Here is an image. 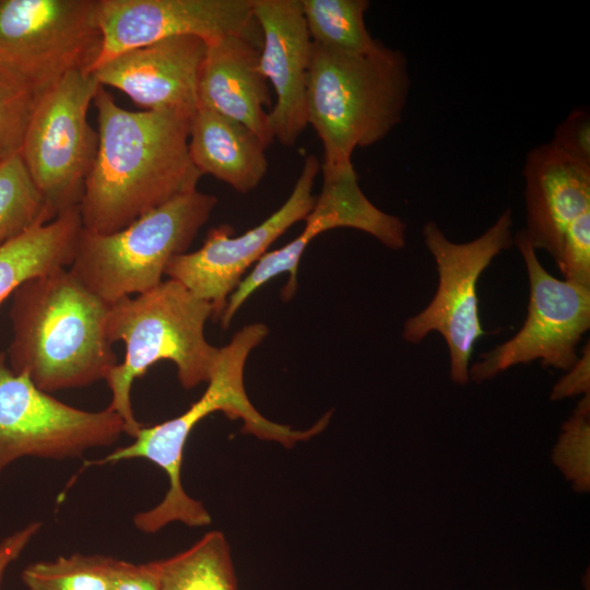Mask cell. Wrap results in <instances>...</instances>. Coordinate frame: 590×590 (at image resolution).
<instances>
[{
    "label": "cell",
    "mask_w": 590,
    "mask_h": 590,
    "mask_svg": "<svg viewBox=\"0 0 590 590\" xmlns=\"http://www.w3.org/2000/svg\"><path fill=\"white\" fill-rule=\"evenodd\" d=\"M98 146L80 201L83 228L117 232L163 203L198 190L189 154L192 118L167 110H128L99 86Z\"/></svg>",
    "instance_id": "cell-1"
},
{
    "label": "cell",
    "mask_w": 590,
    "mask_h": 590,
    "mask_svg": "<svg viewBox=\"0 0 590 590\" xmlns=\"http://www.w3.org/2000/svg\"><path fill=\"white\" fill-rule=\"evenodd\" d=\"M266 324L255 322L238 330L231 342L220 347L219 356L203 394L182 414L153 426H142L134 440L108 456L84 463V468L145 459L167 475L168 489L156 506L134 515V527L143 533H155L172 522L188 527L210 524L211 516L200 500L190 497L181 482L184 449L190 433L208 415L221 411L232 420L243 421V432L284 447L319 434L329 422L322 416L311 427L299 430L274 423L250 402L244 384V369L250 352L268 335Z\"/></svg>",
    "instance_id": "cell-2"
},
{
    "label": "cell",
    "mask_w": 590,
    "mask_h": 590,
    "mask_svg": "<svg viewBox=\"0 0 590 590\" xmlns=\"http://www.w3.org/2000/svg\"><path fill=\"white\" fill-rule=\"evenodd\" d=\"M8 363L48 393L105 380L117 365L109 305L68 268L27 280L12 294Z\"/></svg>",
    "instance_id": "cell-3"
},
{
    "label": "cell",
    "mask_w": 590,
    "mask_h": 590,
    "mask_svg": "<svg viewBox=\"0 0 590 590\" xmlns=\"http://www.w3.org/2000/svg\"><path fill=\"white\" fill-rule=\"evenodd\" d=\"M411 80L405 56L379 43L344 54L312 43L307 120L323 146L322 173L353 166L352 154L384 140L401 121Z\"/></svg>",
    "instance_id": "cell-4"
},
{
    "label": "cell",
    "mask_w": 590,
    "mask_h": 590,
    "mask_svg": "<svg viewBox=\"0 0 590 590\" xmlns=\"http://www.w3.org/2000/svg\"><path fill=\"white\" fill-rule=\"evenodd\" d=\"M212 314L210 303L173 279L109 305L107 335L111 344H125V356L105 379L111 392L107 408L122 418L125 434L134 437L143 426L134 416L130 393L134 379L152 365L172 361L185 389L209 381L220 351L204 335Z\"/></svg>",
    "instance_id": "cell-5"
},
{
    "label": "cell",
    "mask_w": 590,
    "mask_h": 590,
    "mask_svg": "<svg viewBox=\"0 0 590 590\" xmlns=\"http://www.w3.org/2000/svg\"><path fill=\"white\" fill-rule=\"evenodd\" d=\"M217 204L199 190L176 197L126 227L99 234L82 228L70 272L110 305L160 283L168 262L188 251Z\"/></svg>",
    "instance_id": "cell-6"
},
{
    "label": "cell",
    "mask_w": 590,
    "mask_h": 590,
    "mask_svg": "<svg viewBox=\"0 0 590 590\" xmlns=\"http://www.w3.org/2000/svg\"><path fill=\"white\" fill-rule=\"evenodd\" d=\"M98 0H0V70L37 98L96 62Z\"/></svg>",
    "instance_id": "cell-7"
},
{
    "label": "cell",
    "mask_w": 590,
    "mask_h": 590,
    "mask_svg": "<svg viewBox=\"0 0 590 590\" xmlns=\"http://www.w3.org/2000/svg\"><path fill=\"white\" fill-rule=\"evenodd\" d=\"M512 215L507 209L482 235L467 243H453L434 222L423 227L424 243L438 273L437 291L430 303L403 326V339L420 343L438 332L450 355V377L465 385L475 343L485 334L481 323L476 285L493 259L512 243Z\"/></svg>",
    "instance_id": "cell-8"
},
{
    "label": "cell",
    "mask_w": 590,
    "mask_h": 590,
    "mask_svg": "<svg viewBox=\"0 0 590 590\" xmlns=\"http://www.w3.org/2000/svg\"><path fill=\"white\" fill-rule=\"evenodd\" d=\"M99 86L73 71L36 101L20 154L52 219L80 205L98 146L87 111Z\"/></svg>",
    "instance_id": "cell-9"
},
{
    "label": "cell",
    "mask_w": 590,
    "mask_h": 590,
    "mask_svg": "<svg viewBox=\"0 0 590 590\" xmlns=\"http://www.w3.org/2000/svg\"><path fill=\"white\" fill-rule=\"evenodd\" d=\"M125 434L122 418L108 408L85 411L40 390L14 373L0 353V474L21 458L64 460L108 447Z\"/></svg>",
    "instance_id": "cell-10"
},
{
    "label": "cell",
    "mask_w": 590,
    "mask_h": 590,
    "mask_svg": "<svg viewBox=\"0 0 590 590\" xmlns=\"http://www.w3.org/2000/svg\"><path fill=\"white\" fill-rule=\"evenodd\" d=\"M514 241L529 279L527 318L511 339L481 355L469 368V377L475 382L533 361L568 370L578 359L577 346L590 328V287L551 275L522 231Z\"/></svg>",
    "instance_id": "cell-11"
},
{
    "label": "cell",
    "mask_w": 590,
    "mask_h": 590,
    "mask_svg": "<svg viewBox=\"0 0 590 590\" xmlns=\"http://www.w3.org/2000/svg\"><path fill=\"white\" fill-rule=\"evenodd\" d=\"M319 170L318 158L308 155L292 193L279 210L239 236L232 237L233 228L227 224L211 228L202 247L172 258L165 274L196 297L210 303L213 320H220L246 270L258 262L286 229L305 221L312 210L316 202L312 188Z\"/></svg>",
    "instance_id": "cell-12"
},
{
    "label": "cell",
    "mask_w": 590,
    "mask_h": 590,
    "mask_svg": "<svg viewBox=\"0 0 590 590\" xmlns=\"http://www.w3.org/2000/svg\"><path fill=\"white\" fill-rule=\"evenodd\" d=\"M97 19L102 46L91 72L125 51L177 36L210 43L236 35L261 44L252 0H98Z\"/></svg>",
    "instance_id": "cell-13"
},
{
    "label": "cell",
    "mask_w": 590,
    "mask_h": 590,
    "mask_svg": "<svg viewBox=\"0 0 590 590\" xmlns=\"http://www.w3.org/2000/svg\"><path fill=\"white\" fill-rule=\"evenodd\" d=\"M322 177L320 194L316 197L315 205L305 219L303 232L284 247L264 253L252 271L243 279L231 294L220 318L223 329H227L250 295L285 272L290 278L282 291V297L288 300L296 292L297 268L302 255L309 243L321 233L337 227H350L371 235L391 250L404 248L405 223L369 201L358 185L353 166L340 172L322 173Z\"/></svg>",
    "instance_id": "cell-14"
},
{
    "label": "cell",
    "mask_w": 590,
    "mask_h": 590,
    "mask_svg": "<svg viewBox=\"0 0 590 590\" xmlns=\"http://www.w3.org/2000/svg\"><path fill=\"white\" fill-rule=\"evenodd\" d=\"M252 10L261 32L259 68L276 95L270 129L282 145L292 146L308 125L312 42L300 0H252Z\"/></svg>",
    "instance_id": "cell-15"
},
{
    "label": "cell",
    "mask_w": 590,
    "mask_h": 590,
    "mask_svg": "<svg viewBox=\"0 0 590 590\" xmlns=\"http://www.w3.org/2000/svg\"><path fill=\"white\" fill-rule=\"evenodd\" d=\"M206 43L177 36L125 51L91 73L102 86L128 95L144 110H167L193 118Z\"/></svg>",
    "instance_id": "cell-16"
},
{
    "label": "cell",
    "mask_w": 590,
    "mask_h": 590,
    "mask_svg": "<svg viewBox=\"0 0 590 590\" xmlns=\"http://www.w3.org/2000/svg\"><path fill=\"white\" fill-rule=\"evenodd\" d=\"M527 227L522 233L536 249L559 260L568 228L590 212V166L550 143L532 149L523 166Z\"/></svg>",
    "instance_id": "cell-17"
},
{
    "label": "cell",
    "mask_w": 590,
    "mask_h": 590,
    "mask_svg": "<svg viewBox=\"0 0 590 590\" xmlns=\"http://www.w3.org/2000/svg\"><path fill=\"white\" fill-rule=\"evenodd\" d=\"M261 44L244 36L206 43L198 82V108L236 120L268 148L274 140L269 125L268 81L259 68Z\"/></svg>",
    "instance_id": "cell-18"
},
{
    "label": "cell",
    "mask_w": 590,
    "mask_h": 590,
    "mask_svg": "<svg viewBox=\"0 0 590 590\" xmlns=\"http://www.w3.org/2000/svg\"><path fill=\"white\" fill-rule=\"evenodd\" d=\"M266 146L243 123L205 108H198L189 133V154L203 176L212 175L234 190H253L268 172Z\"/></svg>",
    "instance_id": "cell-19"
},
{
    "label": "cell",
    "mask_w": 590,
    "mask_h": 590,
    "mask_svg": "<svg viewBox=\"0 0 590 590\" xmlns=\"http://www.w3.org/2000/svg\"><path fill=\"white\" fill-rule=\"evenodd\" d=\"M83 228L79 206L0 247V304L24 282L68 268Z\"/></svg>",
    "instance_id": "cell-20"
},
{
    "label": "cell",
    "mask_w": 590,
    "mask_h": 590,
    "mask_svg": "<svg viewBox=\"0 0 590 590\" xmlns=\"http://www.w3.org/2000/svg\"><path fill=\"white\" fill-rule=\"evenodd\" d=\"M153 563L161 590H237L231 548L221 531H210L189 548Z\"/></svg>",
    "instance_id": "cell-21"
},
{
    "label": "cell",
    "mask_w": 590,
    "mask_h": 590,
    "mask_svg": "<svg viewBox=\"0 0 590 590\" xmlns=\"http://www.w3.org/2000/svg\"><path fill=\"white\" fill-rule=\"evenodd\" d=\"M314 44L344 54H365L380 43L366 25L367 0H300Z\"/></svg>",
    "instance_id": "cell-22"
},
{
    "label": "cell",
    "mask_w": 590,
    "mask_h": 590,
    "mask_svg": "<svg viewBox=\"0 0 590 590\" xmlns=\"http://www.w3.org/2000/svg\"><path fill=\"white\" fill-rule=\"evenodd\" d=\"M120 559L72 554L26 566L21 575L26 590H111Z\"/></svg>",
    "instance_id": "cell-23"
},
{
    "label": "cell",
    "mask_w": 590,
    "mask_h": 590,
    "mask_svg": "<svg viewBox=\"0 0 590 590\" xmlns=\"http://www.w3.org/2000/svg\"><path fill=\"white\" fill-rule=\"evenodd\" d=\"M54 220L21 154L0 164V247Z\"/></svg>",
    "instance_id": "cell-24"
},
{
    "label": "cell",
    "mask_w": 590,
    "mask_h": 590,
    "mask_svg": "<svg viewBox=\"0 0 590 590\" xmlns=\"http://www.w3.org/2000/svg\"><path fill=\"white\" fill-rule=\"evenodd\" d=\"M590 394H585L563 424L552 460L577 492L590 487Z\"/></svg>",
    "instance_id": "cell-25"
},
{
    "label": "cell",
    "mask_w": 590,
    "mask_h": 590,
    "mask_svg": "<svg viewBox=\"0 0 590 590\" xmlns=\"http://www.w3.org/2000/svg\"><path fill=\"white\" fill-rule=\"evenodd\" d=\"M37 97L0 70V164L21 153Z\"/></svg>",
    "instance_id": "cell-26"
},
{
    "label": "cell",
    "mask_w": 590,
    "mask_h": 590,
    "mask_svg": "<svg viewBox=\"0 0 590 590\" xmlns=\"http://www.w3.org/2000/svg\"><path fill=\"white\" fill-rule=\"evenodd\" d=\"M556 264L564 280L590 287V212L568 228Z\"/></svg>",
    "instance_id": "cell-27"
},
{
    "label": "cell",
    "mask_w": 590,
    "mask_h": 590,
    "mask_svg": "<svg viewBox=\"0 0 590 590\" xmlns=\"http://www.w3.org/2000/svg\"><path fill=\"white\" fill-rule=\"evenodd\" d=\"M551 144L576 162L590 166L589 109H573L557 126Z\"/></svg>",
    "instance_id": "cell-28"
},
{
    "label": "cell",
    "mask_w": 590,
    "mask_h": 590,
    "mask_svg": "<svg viewBox=\"0 0 590 590\" xmlns=\"http://www.w3.org/2000/svg\"><path fill=\"white\" fill-rule=\"evenodd\" d=\"M590 392V345L589 341L583 346L581 355L568 369L551 392V400L558 401L578 394H589Z\"/></svg>",
    "instance_id": "cell-29"
},
{
    "label": "cell",
    "mask_w": 590,
    "mask_h": 590,
    "mask_svg": "<svg viewBox=\"0 0 590 590\" xmlns=\"http://www.w3.org/2000/svg\"><path fill=\"white\" fill-rule=\"evenodd\" d=\"M111 590H161L153 560L133 564L120 559Z\"/></svg>",
    "instance_id": "cell-30"
},
{
    "label": "cell",
    "mask_w": 590,
    "mask_h": 590,
    "mask_svg": "<svg viewBox=\"0 0 590 590\" xmlns=\"http://www.w3.org/2000/svg\"><path fill=\"white\" fill-rule=\"evenodd\" d=\"M42 526L39 521L30 522L0 542V587L9 566L20 557Z\"/></svg>",
    "instance_id": "cell-31"
}]
</instances>
